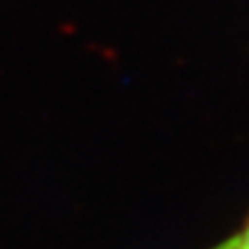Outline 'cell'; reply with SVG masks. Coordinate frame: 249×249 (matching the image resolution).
Returning <instances> with one entry per match:
<instances>
[{
  "label": "cell",
  "mask_w": 249,
  "mask_h": 249,
  "mask_svg": "<svg viewBox=\"0 0 249 249\" xmlns=\"http://www.w3.org/2000/svg\"><path fill=\"white\" fill-rule=\"evenodd\" d=\"M214 249H249V224L243 231H239L237 235H232L231 239H227L224 243H220Z\"/></svg>",
  "instance_id": "obj_1"
}]
</instances>
